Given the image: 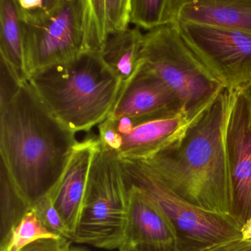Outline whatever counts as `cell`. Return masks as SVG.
<instances>
[{"label":"cell","mask_w":251,"mask_h":251,"mask_svg":"<svg viewBox=\"0 0 251 251\" xmlns=\"http://www.w3.org/2000/svg\"><path fill=\"white\" fill-rule=\"evenodd\" d=\"M180 0H130V23L151 31L176 25Z\"/></svg>","instance_id":"cell-19"},{"label":"cell","mask_w":251,"mask_h":251,"mask_svg":"<svg viewBox=\"0 0 251 251\" xmlns=\"http://www.w3.org/2000/svg\"><path fill=\"white\" fill-rule=\"evenodd\" d=\"M129 188L118 155L99 141L73 242L109 251L122 248L126 240Z\"/></svg>","instance_id":"cell-4"},{"label":"cell","mask_w":251,"mask_h":251,"mask_svg":"<svg viewBox=\"0 0 251 251\" xmlns=\"http://www.w3.org/2000/svg\"><path fill=\"white\" fill-rule=\"evenodd\" d=\"M98 142V137L90 136L77 143L61 179L48 195L59 212L72 242L77 229Z\"/></svg>","instance_id":"cell-12"},{"label":"cell","mask_w":251,"mask_h":251,"mask_svg":"<svg viewBox=\"0 0 251 251\" xmlns=\"http://www.w3.org/2000/svg\"><path fill=\"white\" fill-rule=\"evenodd\" d=\"M83 23L84 0H61L47 17L28 23L20 21L27 79L39 70L84 52Z\"/></svg>","instance_id":"cell-7"},{"label":"cell","mask_w":251,"mask_h":251,"mask_svg":"<svg viewBox=\"0 0 251 251\" xmlns=\"http://www.w3.org/2000/svg\"><path fill=\"white\" fill-rule=\"evenodd\" d=\"M204 251H251V239H233L219 244Z\"/></svg>","instance_id":"cell-25"},{"label":"cell","mask_w":251,"mask_h":251,"mask_svg":"<svg viewBox=\"0 0 251 251\" xmlns=\"http://www.w3.org/2000/svg\"><path fill=\"white\" fill-rule=\"evenodd\" d=\"M133 248H134V251H177L176 249L156 248V247L148 246V245H139Z\"/></svg>","instance_id":"cell-28"},{"label":"cell","mask_w":251,"mask_h":251,"mask_svg":"<svg viewBox=\"0 0 251 251\" xmlns=\"http://www.w3.org/2000/svg\"><path fill=\"white\" fill-rule=\"evenodd\" d=\"M192 53L227 90L251 81V34L206 25L177 23Z\"/></svg>","instance_id":"cell-8"},{"label":"cell","mask_w":251,"mask_h":251,"mask_svg":"<svg viewBox=\"0 0 251 251\" xmlns=\"http://www.w3.org/2000/svg\"><path fill=\"white\" fill-rule=\"evenodd\" d=\"M32 207L25 201L0 162V250L6 245L14 227Z\"/></svg>","instance_id":"cell-18"},{"label":"cell","mask_w":251,"mask_h":251,"mask_svg":"<svg viewBox=\"0 0 251 251\" xmlns=\"http://www.w3.org/2000/svg\"><path fill=\"white\" fill-rule=\"evenodd\" d=\"M50 112L66 127L89 132L112 111L123 82L100 52H83L27 79Z\"/></svg>","instance_id":"cell-3"},{"label":"cell","mask_w":251,"mask_h":251,"mask_svg":"<svg viewBox=\"0 0 251 251\" xmlns=\"http://www.w3.org/2000/svg\"><path fill=\"white\" fill-rule=\"evenodd\" d=\"M43 226L54 234L70 239V233L49 195L44 197L32 206Z\"/></svg>","instance_id":"cell-21"},{"label":"cell","mask_w":251,"mask_h":251,"mask_svg":"<svg viewBox=\"0 0 251 251\" xmlns=\"http://www.w3.org/2000/svg\"><path fill=\"white\" fill-rule=\"evenodd\" d=\"M241 233L242 239H251V216L241 227Z\"/></svg>","instance_id":"cell-27"},{"label":"cell","mask_w":251,"mask_h":251,"mask_svg":"<svg viewBox=\"0 0 251 251\" xmlns=\"http://www.w3.org/2000/svg\"><path fill=\"white\" fill-rule=\"evenodd\" d=\"M242 94V97L246 102L247 106L249 110L250 115L251 117V81L247 83L243 87L239 89Z\"/></svg>","instance_id":"cell-26"},{"label":"cell","mask_w":251,"mask_h":251,"mask_svg":"<svg viewBox=\"0 0 251 251\" xmlns=\"http://www.w3.org/2000/svg\"><path fill=\"white\" fill-rule=\"evenodd\" d=\"M198 119H191L185 110L120 118L108 117L98 126V139L119 158L145 160L177 142Z\"/></svg>","instance_id":"cell-9"},{"label":"cell","mask_w":251,"mask_h":251,"mask_svg":"<svg viewBox=\"0 0 251 251\" xmlns=\"http://www.w3.org/2000/svg\"><path fill=\"white\" fill-rule=\"evenodd\" d=\"M77 143L27 80L0 111L1 162L31 207L56 186Z\"/></svg>","instance_id":"cell-1"},{"label":"cell","mask_w":251,"mask_h":251,"mask_svg":"<svg viewBox=\"0 0 251 251\" xmlns=\"http://www.w3.org/2000/svg\"><path fill=\"white\" fill-rule=\"evenodd\" d=\"M0 57L23 81L27 80L20 17L14 0H0Z\"/></svg>","instance_id":"cell-17"},{"label":"cell","mask_w":251,"mask_h":251,"mask_svg":"<svg viewBox=\"0 0 251 251\" xmlns=\"http://www.w3.org/2000/svg\"><path fill=\"white\" fill-rule=\"evenodd\" d=\"M60 238L62 237L54 234L43 226L31 208L14 227L6 245L0 251H20L37 241Z\"/></svg>","instance_id":"cell-20"},{"label":"cell","mask_w":251,"mask_h":251,"mask_svg":"<svg viewBox=\"0 0 251 251\" xmlns=\"http://www.w3.org/2000/svg\"><path fill=\"white\" fill-rule=\"evenodd\" d=\"M21 22L36 21L50 14L61 0H14Z\"/></svg>","instance_id":"cell-22"},{"label":"cell","mask_w":251,"mask_h":251,"mask_svg":"<svg viewBox=\"0 0 251 251\" xmlns=\"http://www.w3.org/2000/svg\"><path fill=\"white\" fill-rule=\"evenodd\" d=\"M72 241L65 238L42 239L27 245L20 251H70Z\"/></svg>","instance_id":"cell-24"},{"label":"cell","mask_w":251,"mask_h":251,"mask_svg":"<svg viewBox=\"0 0 251 251\" xmlns=\"http://www.w3.org/2000/svg\"><path fill=\"white\" fill-rule=\"evenodd\" d=\"M227 102L225 89L180 139L142 161L186 202L231 215L233 189L225 139Z\"/></svg>","instance_id":"cell-2"},{"label":"cell","mask_w":251,"mask_h":251,"mask_svg":"<svg viewBox=\"0 0 251 251\" xmlns=\"http://www.w3.org/2000/svg\"><path fill=\"white\" fill-rule=\"evenodd\" d=\"M142 61L176 94L191 119H198L226 88L192 53L176 25L144 35Z\"/></svg>","instance_id":"cell-6"},{"label":"cell","mask_w":251,"mask_h":251,"mask_svg":"<svg viewBox=\"0 0 251 251\" xmlns=\"http://www.w3.org/2000/svg\"><path fill=\"white\" fill-rule=\"evenodd\" d=\"M144 35L138 27L116 33L108 38L101 52L105 64L123 83L130 79L143 63Z\"/></svg>","instance_id":"cell-16"},{"label":"cell","mask_w":251,"mask_h":251,"mask_svg":"<svg viewBox=\"0 0 251 251\" xmlns=\"http://www.w3.org/2000/svg\"><path fill=\"white\" fill-rule=\"evenodd\" d=\"M130 0H84L83 50L102 52L110 36L128 29Z\"/></svg>","instance_id":"cell-15"},{"label":"cell","mask_w":251,"mask_h":251,"mask_svg":"<svg viewBox=\"0 0 251 251\" xmlns=\"http://www.w3.org/2000/svg\"><path fill=\"white\" fill-rule=\"evenodd\" d=\"M119 158L129 184L145 191L170 222L177 251H204L242 239V227L231 215L205 211L186 202L170 190L142 160Z\"/></svg>","instance_id":"cell-5"},{"label":"cell","mask_w":251,"mask_h":251,"mask_svg":"<svg viewBox=\"0 0 251 251\" xmlns=\"http://www.w3.org/2000/svg\"><path fill=\"white\" fill-rule=\"evenodd\" d=\"M177 23L206 25L251 34V0H180Z\"/></svg>","instance_id":"cell-14"},{"label":"cell","mask_w":251,"mask_h":251,"mask_svg":"<svg viewBox=\"0 0 251 251\" xmlns=\"http://www.w3.org/2000/svg\"><path fill=\"white\" fill-rule=\"evenodd\" d=\"M184 110L171 88L145 62L123 82L109 117L114 118L176 113Z\"/></svg>","instance_id":"cell-11"},{"label":"cell","mask_w":251,"mask_h":251,"mask_svg":"<svg viewBox=\"0 0 251 251\" xmlns=\"http://www.w3.org/2000/svg\"><path fill=\"white\" fill-rule=\"evenodd\" d=\"M120 251H134V248L132 247L127 246V245H123L122 248L119 249Z\"/></svg>","instance_id":"cell-29"},{"label":"cell","mask_w":251,"mask_h":251,"mask_svg":"<svg viewBox=\"0 0 251 251\" xmlns=\"http://www.w3.org/2000/svg\"><path fill=\"white\" fill-rule=\"evenodd\" d=\"M225 139L233 189L231 216L242 227L251 216V117L239 89L228 90Z\"/></svg>","instance_id":"cell-10"},{"label":"cell","mask_w":251,"mask_h":251,"mask_svg":"<svg viewBox=\"0 0 251 251\" xmlns=\"http://www.w3.org/2000/svg\"><path fill=\"white\" fill-rule=\"evenodd\" d=\"M23 82L11 66L0 57V111L12 100Z\"/></svg>","instance_id":"cell-23"},{"label":"cell","mask_w":251,"mask_h":251,"mask_svg":"<svg viewBox=\"0 0 251 251\" xmlns=\"http://www.w3.org/2000/svg\"><path fill=\"white\" fill-rule=\"evenodd\" d=\"M70 251H88L86 250L80 248H72Z\"/></svg>","instance_id":"cell-30"},{"label":"cell","mask_w":251,"mask_h":251,"mask_svg":"<svg viewBox=\"0 0 251 251\" xmlns=\"http://www.w3.org/2000/svg\"><path fill=\"white\" fill-rule=\"evenodd\" d=\"M129 186L124 245L177 250L176 234L164 213L145 191L132 185Z\"/></svg>","instance_id":"cell-13"}]
</instances>
